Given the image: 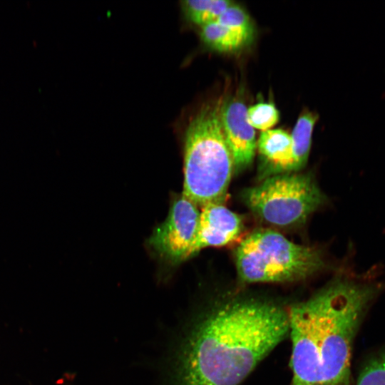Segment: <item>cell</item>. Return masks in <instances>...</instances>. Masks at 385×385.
<instances>
[{"label":"cell","mask_w":385,"mask_h":385,"mask_svg":"<svg viewBox=\"0 0 385 385\" xmlns=\"http://www.w3.org/2000/svg\"><path fill=\"white\" fill-rule=\"evenodd\" d=\"M288 334V309L277 302L250 297L216 302L183 343L178 385H238Z\"/></svg>","instance_id":"obj_1"},{"label":"cell","mask_w":385,"mask_h":385,"mask_svg":"<svg viewBox=\"0 0 385 385\" xmlns=\"http://www.w3.org/2000/svg\"><path fill=\"white\" fill-rule=\"evenodd\" d=\"M385 282L337 277L288 308L290 385H349L353 342Z\"/></svg>","instance_id":"obj_2"},{"label":"cell","mask_w":385,"mask_h":385,"mask_svg":"<svg viewBox=\"0 0 385 385\" xmlns=\"http://www.w3.org/2000/svg\"><path fill=\"white\" fill-rule=\"evenodd\" d=\"M220 104L202 108L185 130L183 195L202 207L224 202L234 171L220 122Z\"/></svg>","instance_id":"obj_3"},{"label":"cell","mask_w":385,"mask_h":385,"mask_svg":"<svg viewBox=\"0 0 385 385\" xmlns=\"http://www.w3.org/2000/svg\"><path fill=\"white\" fill-rule=\"evenodd\" d=\"M235 256L237 274L245 283L298 281L326 266L319 250L292 242L271 230L250 234L237 247Z\"/></svg>","instance_id":"obj_4"},{"label":"cell","mask_w":385,"mask_h":385,"mask_svg":"<svg viewBox=\"0 0 385 385\" xmlns=\"http://www.w3.org/2000/svg\"><path fill=\"white\" fill-rule=\"evenodd\" d=\"M242 199L264 221L286 227L304 222L326 197L312 176L292 173L267 177L245 190Z\"/></svg>","instance_id":"obj_5"},{"label":"cell","mask_w":385,"mask_h":385,"mask_svg":"<svg viewBox=\"0 0 385 385\" xmlns=\"http://www.w3.org/2000/svg\"><path fill=\"white\" fill-rule=\"evenodd\" d=\"M200 217L198 206L182 195L173 201L165 220L154 230L149 245L171 263L188 260L192 257Z\"/></svg>","instance_id":"obj_6"},{"label":"cell","mask_w":385,"mask_h":385,"mask_svg":"<svg viewBox=\"0 0 385 385\" xmlns=\"http://www.w3.org/2000/svg\"><path fill=\"white\" fill-rule=\"evenodd\" d=\"M247 109L242 101L235 98L222 101L220 108L224 136L237 172L252 163L257 148L255 131L247 120Z\"/></svg>","instance_id":"obj_7"},{"label":"cell","mask_w":385,"mask_h":385,"mask_svg":"<svg viewBox=\"0 0 385 385\" xmlns=\"http://www.w3.org/2000/svg\"><path fill=\"white\" fill-rule=\"evenodd\" d=\"M242 227L241 217L222 204L202 207L192 255L207 247L224 246L233 242Z\"/></svg>","instance_id":"obj_8"},{"label":"cell","mask_w":385,"mask_h":385,"mask_svg":"<svg viewBox=\"0 0 385 385\" xmlns=\"http://www.w3.org/2000/svg\"><path fill=\"white\" fill-rule=\"evenodd\" d=\"M257 148L265 160V176L289 173L292 157L291 134L280 128L262 131Z\"/></svg>","instance_id":"obj_9"},{"label":"cell","mask_w":385,"mask_h":385,"mask_svg":"<svg viewBox=\"0 0 385 385\" xmlns=\"http://www.w3.org/2000/svg\"><path fill=\"white\" fill-rule=\"evenodd\" d=\"M318 115L307 111L297 119L291 134L292 140V157L289 173H295L303 168L308 160L312 136Z\"/></svg>","instance_id":"obj_10"},{"label":"cell","mask_w":385,"mask_h":385,"mask_svg":"<svg viewBox=\"0 0 385 385\" xmlns=\"http://www.w3.org/2000/svg\"><path fill=\"white\" fill-rule=\"evenodd\" d=\"M200 38L207 46L222 53H235L247 46L239 36L217 21L201 26Z\"/></svg>","instance_id":"obj_11"},{"label":"cell","mask_w":385,"mask_h":385,"mask_svg":"<svg viewBox=\"0 0 385 385\" xmlns=\"http://www.w3.org/2000/svg\"><path fill=\"white\" fill-rule=\"evenodd\" d=\"M233 1L230 0H186L181 1L185 17L200 26L217 21Z\"/></svg>","instance_id":"obj_12"},{"label":"cell","mask_w":385,"mask_h":385,"mask_svg":"<svg viewBox=\"0 0 385 385\" xmlns=\"http://www.w3.org/2000/svg\"><path fill=\"white\" fill-rule=\"evenodd\" d=\"M217 21L239 36L247 45L253 41L255 35L254 24L249 14L241 6L233 2Z\"/></svg>","instance_id":"obj_13"},{"label":"cell","mask_w":385,"mask_h":385,"mask_svg":"<svg viewBox=\"0 0 385 385\" xmlns=\"http://www.w3.org/2000/svg\"><path fill=\"white\" fill-rule=\"evenodd\" d=\"M247 117L253 128L265 131L279 122V113L272 103H259L247 109Z\"/></svg>","instance_id":"obj_14"},{"label":"cell","mask_w":385,"mask_h":385,"mask_svg":"<svg viewBox=\"0 0 385 385\" xmlns=\"http://www.w3.org/2000/svg\"><path fill=\"white\" fill-rule=\"evenodd\" d=\"M356 385H385V353L378 354L366 362Z\"/></svg>","instance_id":"obj_15"}]
</instances>
